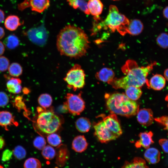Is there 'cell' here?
Wrapping results in <instances>:
<instances>
[{"instance_id": "obj_44", "label": "cell", "mask_w": 168, "mask_h": 168, "mask_svg": "<svg viewBox=\"0 0 168 168\" xmlns=\"http://www.w3.org/2000/svg\"><path fill=\"white\" fill-rule=\"evenodd\" d=\"M4 145V139L0 136V150L3 148Z\"/></svg>"}, {"instance_id": "obj_40", "label": "cell", "mask_w": 168, "mask_h": 168, "mask_svg": "<svg viewBox=\"0 0 168 168\" xmlns=\"http://www.w3.org/2000/svg\"><path fill=\"white\" fill-rule=\"evenodd\" d=\"M12 154V152L9 149L5 150L2 153V160L3 161H8L11 159Z\"/></svg>"}, {"instance_id": "obj_11", "label": "cell", "mask_w": 168, "mask_h": 168, "mask_svg": "<svg viewBox=\"0 0 168 168\" xmlns=\"http://www.w3.org/2000/svg\"><path fill=\"white\" fill-rule=\"evenodd\" d=\"M153 135L151 131L141 133L139 135V140L135 143V147L137 148L142 147L146 149L149 148L154 142L152 138Z\"/></svg>"}, {"instance_id": "obj_34", "label": "cell", "mask_w": 168, "mask_h": 168, "mask_svg": "<svg viewBox=\"0 0 168 168\" xmlns=\"http://www.w3.org/2000/svg\"><path fill=\"white\" fill-rule=\"evenodd\" d=\"M15 157L17 159H24L26 155V151L25 149L21 146L16 147L12 152Z\"/></svg>"}, {"instance_id": "obj_5", "label": "cell", "mask_w": 168, "mask_h": 168, "mask_svg": "<svg viewBox=\"0 0 168 168\" xmlns=\"http://www.w3.org/2000/svg\"><path fill=\"white\" fill-rule=\"evenodd\" d=\"M38 114L35 122L39 131L48 135L54 133L61 127V118L53 111L46 110L41 107H37Z\"/></svg>"}, {"instance_id": "obj_12", "label": "cell", "mask_w": 168, "mask_h": 168, "mask_svg": "<svg viewBox=\"0 0 168 168\" xmlns=\"http://www.w3.org/2000/svg\"><path fill=\"white\" fill-rule=\"evenodd\" d=\"M166 80L164 76L160 74H155L148 81V87L155 90H161L165 86Z\"/></svg>"}, {"instance_id": "obj_39", "label": "cell", "mask_w": 168, "mask_h": 168, "mask_svg": "<svg viewBox=\"0 0 168 168\" xmlns=\"http://www.w3.org/2000/svg\"><path fill=\"white\" fill-rule=\"evenodd\" d=\"M159 143L163 151L168 153V139H161L159 140Z\"/></svg>"}, {"instance_id": "obj_49", "label": "cell", "mask_w": 168, "mask_h": 168, "mask_svg": "<svg viewBox=\"0 0 168 168\" xmlns=\"http://www.w3.org/2000/svg\"><path fill=\"white\" fill-rule=\"evenodd\" d=\"M113 0L115 1V0Z\"/></svg>"}, {"instance_id": "obj_23", "label": "cell", "mask_w": 168, "mask_h": 168, "mask_svg": "<svg viewBox=\"0 0 168 168\" xmlns=\"http://www.w3.org/2000/svg\"><path fill=\"white\" fill-rule=\"evenodd\" d=\"M45 33L44 28L42 26L30 29L27 32L26 35L30 40L36 42L40 36L44 35Z\"/></svg>"}, {"instance_id": "obj_48", "label": "cell", "mask_w": 168, "mask_h": 168, "mask_svg": "<svg viewBox=\"0 0 168 168\" xmlns=\"http://www.w3.org/2000/svg\"><path fill=\"white\" fill-rule=\"evenodd\" d=\"M0 168H4L2 166L0 165Z\"/></svg>"}, {"instance_id": "obj_20", "label": "cell", "mask_w": 168, "mask_h": 168, "mask_svg": "<svg viewBox=\"0 0 168 168\" xmlns=\"http://www.w3.org/2000/svg\"><path fill=\"white\" fill-rule=\"evenodd\" d=\"M87 6L90 13L94 17L99 16L103 8V4L100 0H89Z\"/></svg>"}, {"instance_id": "obj_25", "label": "cell", "mask_w": 168, "mask_h": 168, "mask_svg": "<svg viewBox=\"0 0 168 168\" xmlns=\"http://www.w3.org/2000/svg\"><path fill=\"white\" fill-rule=\"evenodd\" d=\"M125 90V94L130 100L135 101L138 99L142 94L140 87L134 86H129Z\"/></svg>"}, {"instance_id": "obj_2", "label": "cell", "mask_w": 168, "mask_h": 168, "mask_svg": "<svg viewBox=\"0 0 168 168\" xmlns=\"http://www.w3.org/2000/svg\"><path fill=\"white\" fill-rule=\"evenodd\" d=\"M156 64V62H154L147 66L139 67L135 61L128 60L122 68L125 76L115 77L109 84L115 89H125L130 86L140 88L145 84L148 87L147 76Z\"/></svg>"}, {"instance_id": "obj_3", "label": "cell", "mask_w": 168, "mask_h": 168, "mask_svg": "<svg viewBox=\"0 0 168 168\" xmlns=\"http://www.w3.org/2000/svg\"><path fill=\"white\" fill-rule=\"evenodd\" d=\"M105 96L107 107L111 114L129 117L136 114L139 110L138 104L125 94H107Z\"/></svg>"}, {"instance_id": "obj_19", "label": "cell", "mask_w": 168, "mask_h": 168, "mask_svg": "<svg viewBox=\"0 0 168 168\" xmlns=\"http://www.w3.org/2000/svg\"><path fill=\"white\" fill-rule=\"evenodd\" d=\"M4 26L7 30L10 31L16 30L22 24L19 17L15 15H10L5 19Z\"/></svg>"}, {"instance_id": "obj_6", "label": "cell", "mask_w": 168, "mask_h": 168, "mask_svg": "<svg viewBox=\"0 0 168 168\" xmlns=\"http://www.w3.org/2000/svg\"><path fill=\"white\" fill-rule=\"evenodd\" d=\"M63 80L68 87L75 91L85 86V73L80 65L75 64L68 71Z\"/></svg>"}, {"instance_id": "obj_18", "label": "cell", "mask_w": 168, "mask_h": 168, "mask_svg": "<svg viewBox=\"0 0 168 168\" xmlns=\"http://www.w3.org/2000/svg\"><path fill=\"white\" fill-rule=\"evenodd\" d=\"M144 156L148 162L151 164H155L158 162L160 161V153L157 149L149 147L145 151Z\"/></svg>"}, {"instance_id": "obj_32", "label": "cell", "mask_w": 168, "mask_h": 168, "mask_svg": "<svg viewBox=\"0 0 168 168\" xmlns=\"http://www.w3.org/2000/svg\"><path fill=\"white\" fill-rule=\"evenodd\" d=\"M157 44L161 48L166 49L168 48V34L163 32L160 34L156 39Z\"/></svg>"}, {"instance_id": "obj_42", "label": "cell", "mask_w": 168, "mask_h": 168, "mask_svg": "<svg viewBox=\"0 0 168 168\" xmlns=\"http://www.w3.org/2000/svg\"><path fill=\"white\" fill-rule=\"evenodd\" d=\"M5 19V14L4 12L0 9V23L2 22Z\"/></svg>"}, {"instance_id": "obj_28", "label": "cell", "mask_w": 168, "mask_h": 168, "mask_svg": "<svg viewBox=\"0 0 168 168\" xmlns=\"http://www.w3.org/2000/svg\"><path fill=\"white\" fill-rule=\"evenodd\" d=\"M52 100L51 96L47 93L40 95L38 99V103L40 107L46 109L51 105Z\"/></svg>"}, {"instance_id": "obj_43", "label": "cell", "mask_w": 168, "mask_h": 168, "mask_svg": "<svg viewBox=\"0 0 168 168\" xmlns=\"http://www.w3.org/2000/svg\"><path fill=\"white\" fill-rule=\"evenodd\" d=\"M5 47L3 43L0 41V56L2 55L4 53Z\"/></svg>"}, {"instance_id": "obj_16", "label": "cell", "mask_w": 168, "mask_h": 168, "mask_svg": "<svg viewBox=\"0 0 168 168\" xmlns=\"http://www.w3.org/2000/svg\"><path fill=\"white\" fill-rule=\"evenodd\" d=\"M143 29V26L141 21L134 19L129 21L126 33L130 35H136L140 34Z\"/></svg>"}, {"instance_id": "obj_29", "label": "cell", "mask_w": 168, "mask_h": 168, "mask_svg": "<svg viewBox=\"0 0 168 168\" xmlns=\"http://www.w3.org/2000/svg\"><path fill=\"white\" fill-rule=\"evenodd\" d=\"M41 153L45 159L51 160L55 156L56 152L55 149L52 146L48 145L45 146L42 149Z\"/></svg>"}, {"instance_id": "obj_41", "label": "cell", "mask_w": 168, "mask_h": 168, "mask_svg": "<svg viewBox=\"0 0 168 168\" xmlns=\"http://www.w3.org/2000/svg\"><path fill=\"white\" fill-rule=\"evenodd\" d=\"M162 14L164 17L168 20V6L163 9Z\"/></svg>"}, {"instance_id": "obj_9", "label": "cell", "mask_w": 168, "mask_h": 168, "mask_svg": "<svg viewBox=\"0 0 168 168\" xmlns=\"http://www.w3.org/2000/svg\"><path fill=\"white\" fill-rule=\"evenodd\" d=\"M102 117L105 126L117 138L122 134V129L116 114H111Z\"/></svg>"}, {"instance_id": "obj_36", "label": "cell", "mask_w": 168, "mask_h": 168, "mask_svg": "<svg viewBox=\"0 0 168 168\" xmlns=\"http://www.w3.org/2000/svg\"><path fill=\"white\" fill-rule=\"evenodd\" d=\"M9 66V61L6 57L0 56V71L4 72L7 70Z\"/></svg>"}, {"instance_id": "obj_7", "label": "cell", "mask_w": 168, "mask_h": 168, "mask_svg": "<svg viewBox=\"0 0 168 168\" xmlns=\"http://www.w3.org/2000/svg\"><path fill=\"white\" fill-rule=\"evenodd\" d=\"M81 95V93L78 94L68 93L65 96L66 100L64 104L68 111L73 115H79L85 109V102Z\"/></svg>"}, {"instance_id": "obj_47", "label": "cell", "mask_w": 168, "mask_h": 168, "mask_svg": "<svg viewBox=\"0 0 168 168\" xmlns=\"http://www.w3.org/2000/svg\"><path fill=\"white\" fill-rule=\"evenodd\" d=\"M165 100L166 101L168 102V94L166 95V96L165 97ZM167 106L168 107V104L167 105Z\"/></svg>"}, {"instance_id": "obj_35", "label": "cell", "mask_w": 168, "mask_h": 168, "mask_svg": "<svg viewBox=\"0 0 168 168\" xmlns=\"http://www.w3.org/2000/svg\"><path fill=\"white\" fill-rule=\"evenodd\" d=\"M33 144L34 146L39 150H42L46 146V141L44 138L41 136L36 137L34 139Z\"/></svg>"}, {"instance_id": "obj_30", "label": "cell", "mask_w": 168, "mask_h": 168, "mask_svg": "<svg viewBox=\"0 0 168 168\" xmlns=\"http://www.w3.org/2000/svg\"><path fill=\"white\" fill-rule=\"evenodd\" d=\"M48 143L51 146L57 147L61 145L62 139L58 134L53 133L49 134L47 138Z\"/></svg>"}, {"instance_id": "obj_22", "label": "cell", "mask_w": 168, "mask_h": 168, "mask_svg": "<svg viewBox=\"0 0 168 168\" xmlns=\"http://www.w3.org/2000/svg\"><path fill=\"white\" fill-rule=\"evenodd\" d=\"M21 81L18 78H12L7 83L8 91L13 94H18L22 90Z\"/></svg>"}, {"instance_id": "obj_31", "label": "cell", "mask_w": 168, "mask_h": 168, "mask_svg": "<svg viewBox=\"0 0 168 168\" xmlns=\"http://www.w3.org/2000/svg\"><path fill=\"white\" fill-rule=\"evenodd\" d=\"M9 74L14 77H18L21 75L22 72L21 66L19 63H12L8 68Z\"/></svg>"}, {"instance_id": "obj_13", "label": "cell", "mask_w": 168, "mask_h": 168, "mask_svg": "<svg viewBox=\"0 0 168 168\" xmlns=\"http://www.w3.org/2000/svg\"><path fill=\"white\" fill-rule=\"evenodd\" d=\"M114 77L115 74L113 71L108 68H102L95 75V77L97 80L108 84L114 80Z\"/></svg>"}, {"instance_id": "obj_8", "label": "cell", "mask_w": 168, "mask_h": 168, "mask_svg": "<svg viewBox=\"0 0 168 168\" xmlns=\"http://www.w3.org/2000/svg\"><path fill=\"white\" fill-rule=\"evenodd\" d=\"M93 127L95 135L102 143H107L117 138L107 128L103 120L95 124Z\"/></svg>"}, {"instance_id": "obj_21", "label": "cell", "mask_w": 168, "mask_h": 168, "mask_svg": "<svg viewBox=\"0 0 168 168\" xmlns=\"http://www.w3.org/2000/svg\"><path fill=\"white\" fill-rule=\"evenodd\" d=\"M122 168H149L145 161L140 157H136L130 161L125 162Z\"/></svg>"}, {"instance_id": "obj_4", "label": "cell", "mask_w": 168, "mask_h": 168, "mask_svg": "<svg viewBox=\"0 0 168 168\" xmlns=\"http://www.w3.org/2000/svg\"><path fill=\"white\" fill-rule=\"evenodd\" d=\"M129 22V20L125 16L119 12L116 6L111 5L105 19L97 25L94 26V29L96 31L102 29H109L112 32L117 30L123 35L127 34V29Z\"/></svg>"}, {"instance_id": "obj_26", "label": "cell", "mask_w": 168, "mask_h": 168, "mask_svg": "<svg viewBox=\"0 0 168 168\" xmlns=\"http://www.w3.org/2000/svg\"><path fill=\"white\" fill-rule=\"evenodd\" d=\"M69 5L73 8H79L85 14L89 15L87 3L84 0H67Z\"/></svg>"}, {"instance_id": "obj_33", "label": "cell", "mask_w": 168, "mask_h": 168, "mask_svg": "<svg viewBox=\"0 0 168 168\" xmlns=\"http://www.w3.org/2000/svg\"><path fill=\"white\" fill-rule=\"evenodd\" d=\"M24 168H41V164L38 159L30 157L27 159L24 164Z\"/></svg>"}, {"instance_id": "obj_1", "label": "cell", "mask_w": 168, "mask_h": 168, "mask_svg": "<svg viewBox=\"0 0 168 168\" xmlns=\"http://www.w3.org/2000/svg\"><path fill=\"white\" fill-rule=\"evenodd\" d=\"M87 35L81 28L68 25L60 30L57 36L56 46L60 54L77 58L86 54L89 48Z\"/></svg>"}, {"instance_id": "obj_37", "label": "cell", "mask_w": 168, "mask_h": 168, "mask_svg": "<svg viewBox=\"0 0 168 168\" xmlns=\"http://www.w3.org/2000/svg\"><path fill=\"white\" fill-rule=\"evenodd\" d=\"M155 120L164 127V129L167 131L168 135V116H164L155 118Z\"/></svg>"}, {"instance_id": "obj_17", "label": "cell", "mask_w": 168, "mask_h": 168, "mask_svg": "<svg viewBox=\"0 0 168 168\" xmlns=\"http://www.w3.org/2000/svg\"><path fill=\"white\" fill-rule=\"evenodd\" d=\"M12 114L6 111H0V126L7 129L8 126L11 125H17Z\"/></svg>"}, {"instance_id": "obj_10", "label": "cell", "mask_w": 168, "mask_h": 168, "mask_svg": "<svg viewBox=\"0 0 168 168\" xmlns=\"http://www.w3.org/2000/svg\"><path fill=\"white\" fill-rule=\"evenodd\" d=\"M138 122L144 126H148L152 124L154 120L153 113L149 109L143 108L138 110L137 114Z\"/></svg>"}, {"instance_id": "obj_14", "label": "cell", "mask_w": 168, "mask_h": 168, "mask_svg": "<svg viewBox=\"0 0 168 168\" xmlns=\"http://www.w3.org/2000/svg\"><path fill=\"white\" fill-rule=\"evenodd\" d=\"M28 7L32 11L39 13L43 12L50 6L49 0H28Z\"/></svg>"}, {"instance_id": "obj_24", "label": "cell", "mask_w": 168, "mask_h": 168, "mask_svg": "<svg viewBox=\"0 0 168 168\" xmlns=\"http://www.w3.org/2000/svg\"><path fill=\"white\" fill-rule=\"evenodd\" d=\"M75 126L77 130L82 133L88 132L91 127V123L87 118L81 117L76 121Z\"/></svg>"}, {"instance_id": "obj_27", "label": "cell", "mask_w": 168, "mask_h": 168, "mask_svg": "<svg viewBox=\"0 0 168 168\" xmlns=\"http://www.w3.org/2000/svg\"><path fill=\"white\" fill-rule=\"evenodd\" d=\"M18 38L15 35H10L7 37L4 41V44L7 48L13 49L17 47L19 44Z\"/></svg>"}, {"instance_id": "obj_38", "label": "cell", "mask_w": 168, "mask_h": 168, "mask_svg": "<svg viewBox=\"0 0 168 168\" xmlns=\"http://www.w3.org/2000/svg\"><path fill=\"white\" fill-rule=\"evenodd\" d=\"M9 99L7 95L4 92L0 91V107H3L7 105Z\"/></svg>"}, {"instance_id": "obj_15", "label": "cell", "mask_w": 168, "mask_h": 168, "mask_svg": "<svg viewBox=\"0 0 168 168\" xmlns=\"http://www.w3.org/2000/svg\"><path fill=\"white\" fill-rule=\"evenodd\" d=\"M88 145L86 139L83 135H78L73 139L72 148L75 152L81 153L85 151Z\"/></svg>"}, {"instance_id": "obj_45", "label": "cell", "mask_w": 168, "mask_h": 168, "mask_svg": "<svg viewBox=\"0 0 168 168\" xmlns=\"http://www.w3.org/2000/svg\"><path fill=\"white\" fill-rule=\"evenodd\" d=\"M5 32L3 29L0 26V39H2L4 36Z\"/></svg>"}, {"instance_id": "obj_46", "label": "cell", "mask_w": 168, "mask_h": 168, "mask_svg": "<svg viewBox=\"0 0 168 168\" xmlns=\"http://www.w3.org/2000/svg\"><path fill=\"white\" fill-rule=\"evenodd\" d=\"M164 76L166 80L168 82V68H166L164 70Z\"/></svg>"}]
</instances>
